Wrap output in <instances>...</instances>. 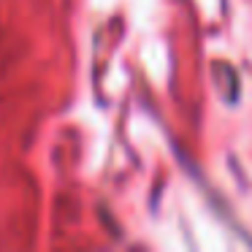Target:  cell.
I'll use <instances>...</instances> for the list:
<instances>
[{"mask_svg": "<svg viewBox=\"0 0 252 252\" xmlns=\"http://www.w3.org/2000/svg\"><path fill=\"white\" fill-rule=\"evenodd\" d=\"M214 73H217V84H220V90H222V98L228 100V103H236V100H239V90H241L236 71L228 63H214Z\"/></svg>", "mask_w": 252, "mask_h": 252, "instance_id": "obj_1", "label": "cell"}]
</instances>
